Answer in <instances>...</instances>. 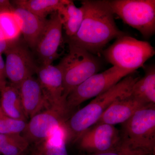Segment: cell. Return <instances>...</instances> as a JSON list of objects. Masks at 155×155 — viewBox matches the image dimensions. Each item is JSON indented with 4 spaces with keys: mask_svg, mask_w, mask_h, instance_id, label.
I'll return each instance as SVG.
<instances>
[{
    "mask_svg": "<svg viewBox=\"0 0 155 155\" xmlns=\"http://www.w3.org/2000/svg\"><path fill=\"white\" fill-rule=\"evenodd\" d=\"M81 4L83 21L76 34L67 38V43L99 55L112 40L126 33L117 27L107 0H85Z\"/></svg>",
    "mask_w": 155,
    "mask_h": 155,
    "instance_id": "obj_1",
    "label": "cell"
},
{
    "mask_svg": "<svg viewBox=\"0 0 155 155\" xmlns=\"http://www.w3.org/2000/svg\"><path fill=\"white\" fill-rule=\"evenodd\" d=\"M134 73L126 76L71 115L66 122L69 142H76L83 132L97 123L104 112L114 102L130 94L132 86L140 78Z\"/></svg>",
    "mask_w": 155,
    "mask_h": 155,
    "instance_id": "obj_2",
    "label": "cell"
},
{
    "mask_svg": "<svg viewBox=\"0 0 155 155\" xmlns=\"http://www.w3.org/2000/svg\"><path fill=\"white\" fill-rule=\"evenodd\" d=\"M69 45V53L58 66L63 76L64 97L78 85L97 73L101 68L98 58L83 48Z\"/></svg>",
    "mask_w": 155,
    "mask_h": 155,
    "instance_id": "obj_3",
    "label": "cell"
},
{
    "mask_svg": "<svg viewBox=\"0 0 155 155\" xmlns=\"http://www.w3.org/2000/svg\"><path fill=\"white\" fill-rule=\"evenodd\" d=\"M103 55L113 67L135 72L144 67L154 55V48L148 42L139 40L127 34L118 38L105 50Z\"/></svg>",
    "mask_w": 155,
    "mask_h": 155,
    "instance_id": "obj_4",
    "label": "cell"
},
{
    "mask_svg": "<svg viewBox=\"0 0 155 155\" xmlns=\"http://www.w3.org/2000/svg\"><path fill=\"white\" fill-rule=\"evenodd\" d=\"M122 142L154 154L155 150V104L144 106L122 124Z\"/></svg>",
    "mask_w": 155,
    "mask_h": 155,
    "instance_id": "obj_5",
    "label": "cell"
},
{
    "mask_svg": "<svg viewBox=\"0 0 155 155\" xmlns=\"http://www.w3.org/2000/svg\"><path fill=\"white\" fill-rule=\"evenodd\" d=\"M114 14L145 38L155 33V0H107Z\"/></svg>",
    "mask_w": 155,
    "mask_h": 155,
    "instance_id": "obj_6",
    "label": "cell"
},
{
    "mask_svg": "<svg viewBox=\"0 0 155 155\" xmlns=\"http://www.w3.org/2000/svg\"><path fill=\"white\" fill-rule=\"evenodd\" d=\"M133 72L113 66L101 73L94 74L69 94L67 98V108L72 112L84 102L107 91Z\"/></svg>",
    "mask_w": 155,
    "mask_h": 155,
    "instance_id": "obj_7",
    "label": "cell"
},
{
    "mask_svg": "<svg viewBox=\"0 0 155 155\" xmlns=\"http://www.w3.org/2000/svg\"><path fill=\"white\" fill-rule=\"evenodd\" d=\"M71 113L67 107L51 105L31 117L21 134L30 146L37 143L64 125Z\"/></svg>",
    "mask_w": 155,
    "mask_h": 155,
    "instance_id": "obj_8",
    "label": "cell"
},
{
    "mask_svg": "<svg viewBox=\"0 0 155 155\" xmlns=\"http://www.w3.org/2000/svg\"><path fill=\"white\" fill-rule=\"evenodd\" d=\"M29 48L20 39L4 53L7 78L11 85L17 87L36 73L38 67Z\"/></svg>",
    "mask_w": 155,
    "mask_h": 155,
    "instance_id": "obj_9",
    "label": "cell"
},
{
    "mask_svg": "<svg viewBox=\"0 0 155 155\" xmlns=\"http://www.w3.org/2000/svg\"><path fill=\"white\" fill-rule=\"evenodd\" d=\"M76 142L81 150L96 153L114 149L122 142L121 133L114 125L95 124L80 136Z\"/></svg>",
    "mask_w": 155,
    "mask_h": 155,
    "instance_id": "obj_10",
    "label": "cell"
},
{
    "mask_svg": "<svg viewBox=\"0 0 155 155\" xmlns=\"http://www.w3.org/2000/svg\"><path fill=\"white\" fill-rule=\"evenodd\" d=\"M63 25L58 12L51 14L35 50L42 65L52 64L58 57L62 40Z\"/></svg>",
    "mask_w": 155,
    "mask_h": 155,
    "instance_id": "obj_11",
    "label": "cell"
},
{
    "mask_svg": "<svg viewBox=\"0 0 155 155\" xmlns=\"http://www.w3.org/2000/svg\"><path fill=\"white\" fill-rule=\"evenodd\" d=\"M36 74L46 98L50 105L67 106L64 97L63 76L58 65L52 64L38 67Z\"/></svg>",
    "mask_w": 155,
    "mask_h": 155,
    "instance_id": "obj_12",
    "label": "cell"
},
{
    "mask_svg": "<svg viewBox=\"0 0 155 155\" xmlns=\"http://www.w3.org/2000/svg\"><path fill=\"white\" fill-rule=\"evenodd\" d=\"M27 119L47 109L50 106L37 79L30 77L17 87Z\"/></svg>",
    "mask_w": 155,
    "mask_h": 155,
    "instance_id": "obj_13",
    "label": "cell"
},
{
    "mask_svg": "<svg viewBox=\"0 0 155 155\" xmlns=\"http://www.w3.org/2000/svg\"><path fill=\"white\" fill-rule=\"evenodd\" d=\"M146 105H147L130 97L129 94L114 102L104 112L95 124L114 125L123 124L137 111Z\"/></svg>",
    "mask_w": 155,
    "mask_h": 155,
    "instance_id": "obj_14",
    "label": "cell"
},
{
    "mask_svg": "<svg viewBox=\"0 0 155 155\" xmlns=\"http://www.w3.org/2000/svg\"><path fill=\"white\" fill-rule=\"evenodd\" d=\"M14 11L18 19L24 41L28 47L35 50L48 19L40 18L19 7H14Z\"/></svg>",
    "mask_w": 155,
    "mask_h": 155,
    "instance_id": "obj_15",
    "label": "cell"
},
{
    "mask_svg": "<svg viewBox=\"0 0 155 155\" xmlns=\"http://www.w3.org/2000/svg\"><path fill=\"white\" fill-rule=\"evenodd\" d=\"M69 135L66 123L46 138L30 146L31 155H68Z\"/></svg>",
    "mask_w": 155,
    "mask_h": 155,
    "instance_id": "obj_16",
    "label": "cell"
},
{
    "mask_svg": "<svg viewBox=\"0 0 155 155\" xmlns=\"http://www.w3.org/2000/svg\"><path fill=\"white\" fill-rule=\"evenodd\" d=\"M0 107L7 116L17 120L27 122L18 89L10 84L0 90Z\"/></svg>",
    "mask_w": 155,
    "mask_h": 155,
    "instance_id": "obj_17",
    "label": "cell"
},
{
    "mask_svg": "<svg viewBox=\"0 0 155 155\" xmlns=\"http://www.w3.org/2000/svg\"><path fill=\"white\" fill-rule=\"evenodd\" d=\"M145 75L134 84L129 95L145 104H155V67H144Z\"/></svg>",
    "mask_w": 155,
    "mask_h": 155,
    "instance_id": "obj_18",
    "label": "cell"
},
{
    "mask_svg": "<svg viewBox=\"0 0 155 155\" xmlns=\"http://www.w3.org/2000/svg\"><path fill=\"white\" fill-rule=\"evenodd\" d=\"M58 13L61 17L67 38L74 36L83 21L84 15L83 8L81 6L77 8L73 1L67 0Z\"/></svg>",
    "mask_w": 155,
    "mask_h": 155,
    "instance_id": "obj_19",
    "label": "cell"
},
{
    "mask_svg": "<svg viewBox=\"0 0 155 155\" xmlns=\"http://www.w3.org/2000/svg\"><path fill=\"white\" fill-rule=\"evenodd\" d=\"M67 0H17L16 7L22 8L38 17L46 19L49 14L58 12Z\"/></svg>",
    "mask_w": 155,
    "mask_h": 155,
    "instance_id": "obj_20",
    "label": "cell"
},
{
    "mask_svg": "<svg viewBox=\"0 0 155 155\" xmlns=\"http://www.w3.org/2000/svg\"><path fill=\"white\" fill-rule=\"evenodd\" d=\"M30 144L21 134H0V155H25Z\"/></svg>",
    "mask_w": 155,
    "mask_h": 155,
    "instance_id": "obj_21",
    "label": "cell"
},
{
    "mask_svg": "<svg viewBox=\"0 0 155 155\" xmlns=\"http://www.w3.org/2000/svg\"><path fill=\"white\" fill-rule=\"evenodd\" d=\"M14 10L0 11V35L11 44L20 39L21 34L19 22Z\"/></svg>",
    "mask_w": 155,
    "mask_h": 155,
    "instance_id": "obj_22",
    "label": "cell"
},
{
    "mask_svg": "<svg viewBox=\"0 0 155 155\" xmlns=\"http://www.w3.org/2000/svg\"><path fill=\"white\" fill-rule=\"evenodd\" d=\"M27 122L9 117L4 114L0 107L1 134H22Z\"/></svg>",
    "mask_w": 155,
    "mask_h": 155,
    "instance_id": "obj_23",
    "label": "cell"
},
{
    "mask_svg": "<svg viewBox=\"0 0 155 155\" xmlns=\"http://www.w3.org/2000/svg\"><path fill=\"white\" fill-rule=\"evenodd\" d=\"M151 153L148 152L144 150L133 148L125 144L124 143H121L119 145L114 149L111 150L104 152L96 153H89L83 155H153Z\"/></svg>",
    "mask_w": 155,
    "mask_h": 155,
    "instance_id": "obj_24",
    "label": "cell"
},
{
    "mask_svg": "<svg viewBox=\"0 0 155 155\" xmlns=\"http://www.w3.org/2000/svg\"><path fill=\"white\" fill-rule=\"evenodd\" d=\"M6 78L5 63L2 54H0V90L7 85Z\"/></svg>",
    "mask_w": 155,
    "mask_h": 155,
    "instance_id": "obj_25",
    "label": "cell"
},
{
    "mask_svg": "<svg viewBox=\"0 0 155 155\" xmlns=\"http://www.w3.org/2000/svg\"><path fill=\"white\" fill-rule=\"evenodd\" d=\"M16 43V42H15ZM14 44H11L0 35V54L5 53Z\"/></svg>",
    "mask_w": 155,
    "mask_h": 155,
    "instance_id": "obj_26",
    "label": "cell"
},
{
    "mask_svg": "<svg viewBox=\"0 0 155 155\" xmlns=\"http://www.w3.org/2000/svg\"><path fill=\"white\" fill-rule=\"evenodd\" d=\"M14 8L10 1L0 0V11H12Z\"/></svg>",
    "mask_w": 155,
    "mask_h": 155,
    "instance_id": "obj_27",
    "label": "cell"
}]
</instances>
